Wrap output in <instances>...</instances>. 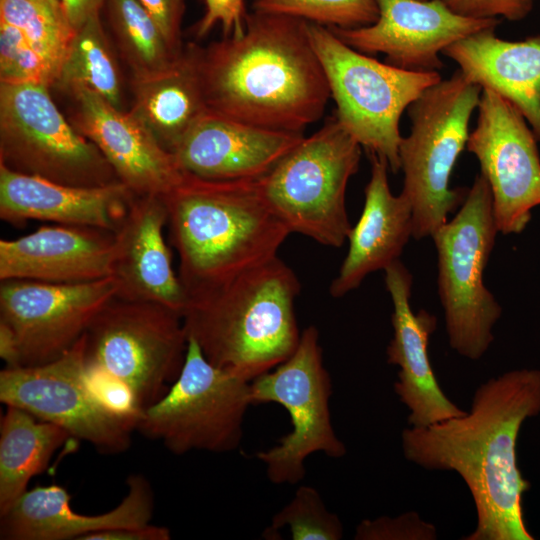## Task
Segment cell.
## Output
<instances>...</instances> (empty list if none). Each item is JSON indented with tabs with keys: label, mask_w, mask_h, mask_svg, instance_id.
I'll use <instances>...</instances> for the list:
<instances>
[{
	"label": "cell",
	"mask_w": 540,
	"mask_h": 540,
	"mask_svg": "<svg viewBox=\"0 0 540 540\" xmlns=\"http://www.w3.org/2000/svg\"><path fill=\"white\" fill-rule=\"evenodd\" d=\"M540 414V370L515 369L474 392L470 411L401 433L404 457L431 471H453L472 496L477 521L464 540H533L523 516L530 483L516 444L525 420Z\"/></svg>",
	"instance_id": "obj_1"
},
{
	"label": "cell",
	"mask_w": 540,
	"mask_h": 540,
	"mask_svg": "<svg viewBox=\"0 0 540 540\" xmlns=\"http://www.w3.org/2000/svg\"><path fill=\"white\" fill-rule=\"evenodd\" d=\"M195 49L209 112L287 133L324 114L331 94L308 22L253 11L241 34Z\"/></svg>",
	"instance_id": "obj_2"
},
{
	"label": "cell",
	"mask_w": 540,
	"mask_h": 540,
	"mask_svg": "<svg viewBox=\"0 0 540 540\" xmlns=\"http://www.w3.org/2000/svg\"><path fill=\"white\" fill-rule=\"evenodd\" d=\"M162 198L187 298L277 257L291 234L265 199L260 179L212 180L184 172Z\"/></svg>",
	"instance_id": "obj_3"
},
{
	"label": "cell",
	"mask_w": 540,
	"mask_h": 540,
	"mask_svg": "<svg viewBox=\"0 0 540 540\" xmlns=\"http://www.w3.org/2000/svg\"><path fill=\"white\" fill-rule=\"evenodd\" d=\"M300 290L295 272L277 256L189 296L182 313L187 338L210 363L251 382L297 348Z\"/></svg>",
	"instance_id": "obj_4"
},
{
	"label": "cell",
	"mask_w": 540,
	"mask_h": 540,
	"mask_svg": "<svg viewBox=\"0 0 540 540\" xmlns=\"http://www.w3.org/2000/svg\"><path fill=\"white\" fill-rule=\"evenodd\" d=\"M481 92L458 69L408 107L411 130L399 147L401 193L411 203L417 240L432 236L467 197L469 189L450 187V176L467 145L469 121Z\"/></svg>",
	"instance_id": "obj_5"
},
{
	"label": "cell",
	"mask_w": 540,
	"mask_h": 540,
	"mask_svg": "<svg viewBox=\"0 0 540 540\" xmlns=\"http://www.w3.org/2000/svg\"><path fill=\"white\" fill-rule=\"evenodd\" d=\"M311 44L321 62L340 125L369 155L400 169V118L429 87L442 80L437 71L395 67L359 52L330 28L308 23Z\"/></svg>",
	"instance_id": "obj_6"
},
{
	"label": "cell",
	"mask_w": 540,
	"mask_h": 540,
	"mask_svg": "<svg viewBox=\"0 0 540 540\" xmlns=\"http://www.w3.org/2000/svg\"><path fill=\"white\" fill-rule=\"evenodd\" d=\"M498 232L490 187L478 174L455 216L431 236L449 345L470 360H479L488 351L502 314L483 282Z\"/></svg>",
	"instance_id": "obj_7"
},
{
	"label": "cell",
	"mask_w": 540,
	"mask_h": 540,
	"mask_svg": "<svg viewBox=\"0 0 540 540\" xmlns=\"http://www.w3.org/2000/svg\"><path fill=\"white\" fill-rule=\"evenodd\" d=\"M361 148L336 117L329 118L260 178L265 199L291 233L324 246L345 243L352 228L346 188Z\"/></svg>",
	"instance_id": "obj_8"
},
{
	"label": "cell",
	"mask_w": 540,
	"mask_h": 540,
	"mask_svg": "<svg viewBox=\"0 0 540 540\" xmlns=\"http://www.w3.org/2000/svg\"><path fill=\"white\" fill-rule=\"evenodd\" d=\"M84 341L87 368L126 386L141 410L178 377L188 345L180 313L116 296L90 323Z\"/></svg>",
	"instance_id": "obj_9"
},
{
	"label": "cell",
	"mask_w": 540,
	"mask_h": 540,
	"mask_svg": "<svg viewBox=\"0 0 540 540\" xmlns=\"http://www.w3.org/2000/svg\"><path fill=\"white\" fill-rule=\"evenodd\" d=\"M252 405L250 382L210 363L188 339L180 374L158 401L142 410L135 430L176 455L228 453L238 449Z\"/></svg>",
	"instance_id": "obj_10"
},
{
	"label": "cell",
	"mask_w": 540,
	"mask_h": 540,
	"mask_svg": "<svg viewBox=\"0 0 540 540\" xmlns=\"http://www.w3.org/2000/svg\"><path fill=\"white\" fill-rule=\"evenodd\" d=\"M250 391L253 405L279 404L287 410L291 421V430L278 444L255 455L263 463L270 482H300L306 473L305 461L314 453L331 458L346 454V446L331 421L332 381L315 326L302 330L293 354L253 379Z\"/></svg>",
	"instance_id": "obj_11"
},
{
	"label": "cell",
	"mask_w": 540,
	"mask_h": 540,
	"mask_svg": "<svg viewBox=\"0 0 540 540\" xmlns=\"http://www.w3.org/2000/svg\"><path fill=\"white\" fill-rule=\"evenodd\" d=\"M0 164L71 186L120 182L99 149L60 112L49 87L35 83H0Z\"/></svg>",
	"instance_id": "obj_12"
},
{
	"label": "cell",
	"mask_w": 540,
	"mask_h": 540,
	"mask_svg": "<svg viewBox=\"0 0 540 540\" xmlns=\"http://www.w3.org/2000/svg\"><path fill=\"white\" fill-rule=\"evenodd\" d=\"M0 401L63 428L100 453L119 454L131 445L135 423L107 408L90 385L84 335L56 360L2 369Z\"/></svg>",
	"instance_id": "obj_13"
},
{
	"label": "cell",
	"mask_w": 540,
	"mask_h": 540,
	"mask_svg": "<svg viewBox=\"0 0 540 540\" xmlns=\"http://www.w3.org/2000/svg\"><path fill=\"white\" fill-rule=\"evenodd\" d=\"M477 109L466 148L490 187L498 231L521 233L540 205L538 140L520 110L498 93L483 88Z\"/></svg>",
	"instance_id": "obj_14"
},
{
	"label": "cell",
	"mask_w": 540,
	"mask_h": 540,
	"mask_svg": "<svg viewBox=\"0 0 540 540\" xmlns=\"http://www.w3.org/2000/svg\"><path fill=\"white\" fill-rule=\"evenodd\" d=\"M116 293L112 276L73 284L1 281L0 321L16 335L20 366L41 365L61 357Z\"/></svg>",
	"instance_id": "obj_15"
},
{
	"label": "cell",
	"mask_w": 540,
	"mask_h": 540,
	"mask_svg": "<svg viewBox=\"0 0 540 540\" xmlns=\"http://www.w3.org/2000/svg\"><path fill=\"white\" fill-rule=\"evenodd\" d=\"M377 21L360 28L328 27L345 44L364 54L382 53L395 67L430 72L449 45L496 28L497 19H474L451 11L441 0H376Z\"/></svg>",
	"instance_id": "obj_16"
},
{
	"label": "cell",
	"mask_w": 540,
	"mask_h": 540,
	"mask_svg": "<svg viewBox=\"0 0 540 540\" xmlns=\"http://www.w3.org/2000/svg\"><path fill=\"white\" fill-rule=\"evenodd\" d=\"M69 95L74 101L72 125L99 149L134 195L162 196L181 181L184 172L174 154L129 110L86 88Z\"/></svg>",
	"instance_id": "obj_17"
},
{
	"label": "cell",
	"mask_w": 540,
	"mask_h": 540,
	"mask_svg": "<svg viewBox=\"0 0 540 540\" xmlns=\"http://www.w3.org/2000/svg\"><path fill=\"white\" fill-rule=\"evenodd\" d=\"M385 285L393 304V337L387 347V362L399 367L394 391L410 411L408 424L425 427L466 413L441 389L428 355L429 339L436 317L426 311L414 313L410 305L412 275L397 260L385 270Z\"/></svg>",
	"instance_id": "obj_18"
},
{
	"label": "cell",
	"mask_w": 540,
	"mask_h": 540,
	"mask_svg": "<svg viewBox=\"0 0 540 540\" xmlns=\"http://www.w3.org/2000/svg\"><path fill=\"white\" fill-rule=\"evenodd\" d=\"M128 491L112 510L85 515L71 508V495L60 485L37 486L27 490L0 516L1 540H83L110 530L150 524L154 494L148 479L131 474Z\"/></svg>",
	"instance_id": "obj_19"
},
{
	"label": "cell",
	"mask_w": 540,
	"mask_h": 540,
	"mask_svg": "<svg viewBox=\"0 0 540 540\" xmlns=\"http://www.w3.org/2000/svg\"><path fill=\"white\" fill-rule=\"evenodd\" d=\"M167 208L161 195H134L115 234L116 297L166 306L182 315L187 295L164 238Z\"/></svg>",
	"instance_id": "obj_20"
},
{
	"label": "cell",
	"mask_w": 540,
	"mask_h": 540,
	"mask_svg": "<svg viewBox=\"0 0 540 540\" xmlns=\"http://www.w3.org/2000/svg\"><path fill=\"white\" fill-rule=\"evenodd\" d=\"M114 246L110 231L42 226L16 239L0 240V280L73 284L111 277Z\"/></svg>",
	"instance_id": "obj_21"
},
{
	"label": "cell",
	"mask_w": 540,
	"mask_h": 540,
	"mask_svg": "<svg viewBox=\"0 0 540 540\" xmlns=\"http://www.w3.org/2000/svg\"><path fill=\"white\" fill-rule=\"evenodd\" d=\"M133 197L121 182L98 187L71 186L0 164V218L15 226L41 220L115 233Z\"/></svg>",
	"instance_id": "obj_22"
},
{
	"label": "cell",
	"mask_w": 540,
	"mask_h": 540,
	"mask_svg": "<svg viewBox=\"0 0 540 540\" xmlns=\"http://www.w3.org/2000/svg\"><path fill=\"white\" fill-rule=\"evenodd\" d=\"M207 112L174 151L181 170L212 180L260 179L304 138Z\"/></svg>",
	"instance_id": "obj_23"
},
{
	"label": "cell",
	"mask_w": 540,
	"mask_h": 540,
	"mask_svg": "<svg viewBox=\"0 0 540 540\" xmlns=\"http://www.w3.org/2000/svg\"><path fill=\"white\" fill-rule=\"evenodd\" d=\"M371 176L365 187L361 216L348 235L349 248L338 275L330 285L333 297L358 288L372 272L385 270L399 260L413 237V213L408 198L392 194L386 159L369 155Z\"/></svg>",
	"instance_id": "obj_24"
},
{
	"label": "cell",
	"mask_w": 540,
	"mask_h": 540,
	"mask_svg": "<svg viewBox=\"0 0 540 540\" xmlns=\"http://www.w3.org/2000/svg\"><path fill=\"white\" fill-rule=\"evenodd\" d=\"M489 28L444 49L462 74L514 104L540 141V35L507 41Z\"/></svg>",
	"instance_id": "obj_25"
},
{
	"label": "cell",
	"mask_w": 540,
	"mask_h": 540,
	"mask_svg": "<svg viewBox=\"0 0 540 540\" xmlns=\"http://www.w3.org/2000/svg\"><path fill=\"white\" fill-rule=\"evenodd\" d=\"M190 43L166 70L131 79L130 112L172 154L192 127L208 112Z\"/></svg>",
	"instance_id": "obj_26"
},
{
	"label": "cell",
	"mask_w": 540,
	"mask_h": 540,
	"mask_svg": "<svg viewBox=\"0 0 540 540\" xmlns=\"http://www.w3.org/2000/svg\"><path fill=\"white\" fill-rule=\"evenodd\" d=\"M69 438L63 428L6 406L0 422V516L28 490L30 480L47 468Z\"/></svg>",
	"instance_id": "obj_27"
},
{
	"label": "cell",
	"mask_w": 540,
	"mask_h": 540,
	"mask_svg": "<svg viewBox=\"0 0 540 540\" xmlns=\"http://www.w3.org/2000/svg\"><path fill=\"white\" fill-rule=\"evenodd\" d=\"M53 87L68 95L82 88L122 109V76L100 13L75 31Z\"/></svg>",
	"instance_id": "obj_28"
},
{
	"label": "cell",
	"mask_w": 540,
	"mask_h": 540,
	"mask_svg": "<svg viewBox=\"0 0 540 540\" xmlns=\"http://www.w3.org/2000/svg\"><path fill=\"white\" fill-rule=\"evenodd\" d=\"M105 5L117 48L131 69L132 78L160 73L182 53L171 49L138 0H106Z\"/></svg>",
	"instance_id": "obj_29"
},
{
	"label": "cell",
	"mask_w": 540,
	"mask_h": 540,
	"mask_svg": "<svg viewBox=\"0 0 540 540\" xmlns=\"http://www.w3.org/2000/svg\"><path fill=\"white\" fill-rule=\"evenodd\" d=\"M0 21L19 29L57 78L75 33L61 6L50 0H0Z\"/></svg>",
	"instance_id": "obj_30"
},
{
	"label": "cell",
	"mask_w": 540,
	"mask_h": 540,
	"mask_svg": "<svg viewBox=\"0 0 540 540\" xmlns=\"http://www.w3.org/2000/svg\"><path fill=\"white\" fill-rule=\"evenodd\" d=\"M289 530L293 540H340L344 529L339 517L329 511L312 486L301 485L293 498L271 519L262 536L267 540L280 539V530Z\"/></svg>",
	"instance_id": "obj_31"
},
{
	"label": "cell",
	"mask_w": 540,
	"mask_h": 540,
	"mask_svg": "<svg viewBox=\"0 0 540 540\" xmlns=\"http://www.w3.org/2000/svg\"><path fill=\"white\" fill-rule=\"evenodd\" d=\"M252 9L345 29L369 26L379 17L376 0H252Z\"/></svg>",
	"instance_id": "obj_32"
},
{
	"label": "cell",
	"mask_w": 540,
	"mask_h": 540,
	"mask_svg": "<svg viewBox=\"0 0 540 540\" xmlns=\"http://www.w3.org/2000/svg\"><path fill=\"white\" fill-rule=\"evenodd\" d=\"M56 72L15 26L0 21V83L53 87Z\"/></svg>",
	"instance_id": "obj_33"
},
{
	"label": "cell",
	"mask_w": 540,
	"mask_h": 540,
	"mask_svg": "<svg viewBox=\"0 0 540 540\" xmlns=\"http://www.w3.org/2000/svg\"><path fill=\"white\" fill-rule=\"evenodd\" d=\"M355 540H435L436 527L410 511L396 517L381 516L362 520L355 529Z\"/></svg>",
	"instance_id": "obj_34"
},
{
	"label": "cell",
	"mask_w": 540,
	"mask_h": 540,
	"mask_svg": "<svg viewBox=\"0 0 540 540\" xmlns=\"http://www.w3.org/2000/svg\"><path fill=\"white\" fill-rule=\"evenodd\" d=\"M454 13L474 19L520 21L532 11L536 0H441Z\"/></svg>",
	"instance_id": "obj_35"
},
{
	"label": "cell",
	"mask_w": 540,
	"mask_h": 540,
	"mask_svg": "<svg viewBox=\"0 0 540 540\" xmlns=\"http://www.w3.org/2000/svg\"><path fill=\"white\" fill-rule=\"evenodd\" d=\"M205 14L195 28L198 38L208 34L219 24L224 37L241 34L245 27L247 14L244 0H203Z\"/></svg>",
	"instance_id": "obj_36"
},
{
	"label": "cell",
	"mask_w": 540,
	"mask_h": 540,
	"mask_svg": "<svg viewBox=\"0 0 540 540\" xmlns=\"http://www.w3.org/2000/svg\"><path fill=\"white\" fill-rule=\"evenodd\" d=\"M156 22L171 49L181 53V24L184 14L183 0H138Z\"/></svg>",
	"instance_id": "obj_37"
},
{
	"label": "cell",
	"mask_w": 540,
	"mask_h": 540,
	"mask_svg": "<svg viewBox=\"0 0 540 540\" xmlns=\"http://www.w3.org/2000/svg\"><path fill=\"white\" fill-rule=\"evenodd\" d=\"M167 527L148 524L140 527L102 531L90 534L83 540H169Z\"/></svg>",
	"instance_id": "obj_38"
},
{
	"label": "cell",
	"mask_w": 540,
	"mask_h": 540,
	"mask_svg": "<svg viewBox=\"0 0 540 540\" xmlns=\"http://www.w3.org/2000/svg\"><path fill=\"white\" fill-rule=\"evenodd\" d=\"M106 0H60L62 11L74 31L100 13Z\"/></svg>",
	"instance_id": "obj_39"
},
{
	"label": "cell",
	"mask_w": 540,
	"mask_h": 540,
	"mask_svg": "<svg viewBox=\"0 0 540 540\" xmlns=\"http://www.w3.org/2000/svg\"><path fill=\"white\" fill-rule=\"evenodd\" d=\"M0 357L5 362V367L20 366V352L16 335L11 327L3 321H0Z\"/></svg>",
	"instance_id": "obj_40"
},
{
	"label": "cell",
	"mask_w": 540,
	"mask_h": 540,
	"mask_svg": "<svg viewBox=\"0 0 540 540\" xmlns=\"http://www.w3.org/2000/svg\"><path fill=\"white\" fill-rule=\"evenodd\" d=\"M50 1L58 6H61L60 0H50Z\"/></svg>",
	"instance_id": "obj_41"
}]
</instances>
